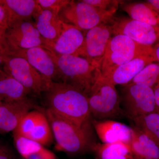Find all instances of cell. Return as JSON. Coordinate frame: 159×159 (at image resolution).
Listing matches in <instances>:
<instances>
[{
    "instance_id": "cell-1",
    "label": "cell",
    "mask_w": 159,
    "mask_h": 159,
    "mask_svg": "<svg viewBox=\"0 0 159 159\" xmlns=\"http://www.w3.org/2000/svg\"><path fill=\"white\" fill-rule=\"evenodd\" d=\"M48 108L54 113L82 126L91 122L88 96L78 89L60 81H51L45 90Z\"/></svg>"
},
{
    "instance_id": "cell-2",
    "label": "cell",
    "mask_w": 159,
    "mask_h": 159,
    "mask_svg": "<svg viewBox=\"0 0 159 159\" xmlns=\"http://www.w3.org/2000/svg\"><path fill=\"white\" fill-rule=\"evenodd\" d=\"M46 116L56 141L57 150L74 155L92 151L96 143L92 134L91 121L79 126L48 109L46 111Z\"/></svg>"
},
{
    "instance_id": "cell-3",
    "label": "cell",
    "mask_w": 159,
    "mask_h": 159,
    "mask_svg": "<svg viewBox=\"0 0 159 159\" xmlns=\"http://www.w3.org/2000/svg\"><path fill=\"white\" fill-rule=\"evenodd\" d=\"M54 59L58 81L78 89L88 96L101 77L100 67L86 58L74 55H60L46 47Z\"/></svg>"
},
{
    "instance_id": "cell-4",
    "label": "cell",
    "mask_w": 159,
    "mask_h": 159,
    "mask_svg": "<svg viewBox=\"0 0 159 159\" xmlns=\"http://www.w3.org/2000/svg\"><path fill=\"white\" fill-rule=\"evenodd\" d=\"M142 56H154L153 47L141 44L123 34L114 35L107 46L100 66L101 75L105 77L119 66Z\"/></svg>"
},
{
    "instance_id": "cell-5",
    "label": "cell",
    "mask_w": 159,
    "mask_h": 159,
    "mask_svg": "<svg viewBox=\"0 0 159 159\" xmlns=\"http://www.w3.org/2000/svg\"><path fill=\"white\" fill-rule=\"evenodd\" d=\"M91 118L113 120L125 116L116 86L101 77L88 96Z\"/></svg>"
},
{
    "instance_id": "cell-6",
    "label": "cell",
    "mask_w": 159,
    "mask_h": 159,
    "mask_svg": "<svg viewBox=\"0 0 159 159\" xmlns=\"http://www.w3.org/2000/svg\"><path fill=\"white\" fill-rule=\"evenodd\" d=\"M121 105L124 115L131 121L157 111L153 89L142 84L122 86Z\"/></svg>"
},
{
    "instance_id": "cell-7",
    "label": "cell",
    "mask_w": 159,
    "mask_h": 159,
    "mask_svg": "<svg viewBox=\"0 0 159 159\" xmlns=\"http://www.w3.org/2000/svg\"><path fill=\"white\" fill-rule=\"evenodd\" d=\"M64 24L81 31H87L97 25L107 21V18L92 5L82 1H70L58 12Z\"/></svg>"
},
{
    "instance_id": "cell-8",
    "label": "cell",
    "mask_w": 159,
    "mask_h": 159,
    "mask_svg": "<svg viewBox=\"0 0 159 159\" xmlns=\"http://www.w3.org/2000/svg\"><path fill=\"white\" fill-rule=\"evenodd\" d=\"M3 69L30 92L41 96L49 83L23 57L6 54Z\"/></svg>"
},
{
    "instance_id": "cell-9",
    "label": "cell",
    "mask_w": 159,
    "mask_h": 159,
    "mask_svg": "<svg viewBox=\"0 0 159 159\" xmlns=\"http://www.w3.org/2000/svg\"><path fill=\"white\" fill-rule=\"evenodd\" d=\"M5 38L7 54L23 49L47 45V42L40 34L35 23L31 20H21L11 23L5 31Z\"/></svg>"
},
{
    "instance_id": "cell-10",
    "label": "cell",
    "mask_w": 159,
    "mask_h": 159,
    "mask_svg": "<svg viewBox=\"0 0 159 159\" xmlns=\"http://www.w3.org/2000/svg\"><path fill=\"white\" fill-rule=\"evenodd\" d=\"M113 34H123L144 45L153 47L159 43V26L152 25L125 16L110 20Z\"/></svg>"
},
{
    "instance_id": "cell-11",
    "label": "cell",
    "mask_w": 159,
    "mask_h": 159,
    "mask_svg": "<svg viewBox=\"0 0 159 159\" xmlns=\"http://www.w3.org/2000/svg\"><path fill=\"white\" fill-rule=\"evenodd\" d=\"M112 34L109 20L97 25L86 31L83 43L75 55L86 58L100 68L107 46Z\"/></svg>"
},
{
    "instance_id": "cell-12",
    "label": "cell",
    "mask_w": 159,
    "mask_h": 159,
    "mask_svg": "<svg viewBox=\"0 0 159 159\" xmlns=\"http://www.w3.org/2000/svg\"><path fill=\"white\" fill-rule=\"evenodd\" d=\"M8 54L25 58L48 82L58 81L57 66L49 50L45 47L23 49Z\"/></svg>"
},
{
    "instance_id": "cell-13",
    "label": "cell",
    "mask_w": 159,
    "mask_h": 159,
    "mask_svg": "<svg viewBox=\"0 0 159 159\" xmlns=\"http://www.w3.org/2000/svg\"><path fill=\"white\" fill-rule=\"evenodd\" d=\"M34 107L28 97L0 105V134L13 131L23 117Z\"/></svg>"
},
{
    "instance_id": "cell-14",
    "label": "cell",
    "mask_w": 159,
    "mask_h": 159,
    "mask_svg": "<svg viewBox=\"0 0 159 159\" xmlns=\"http://www.w3.org/2000/svg\"><path fill=\"white\" fill-rule=\"evenodd\" d=\"M91 123L98 138L103 144L117 142L129 143L133 135L131 126L113 120L91 119Z\"/></svg>"
},
{
    "instance_id": "cell-15",
    "label": "cell",
    "mask_w": 159,
    "mask_h": 159,
    "mask_svg": "<svg viewBox=\"0 0 159 159\" xmlns=\"http://www.w3.org/2000/svg\"><path fill=\"white\" fill-rule=\"evenodd\" d=\"M153 62H157L154 56L136 57L119 66L108 75L102 77L115 86L126 85L146 66Z\"/></svg>"
},
{
    "instance_id": "cell-16",
    "label": "cell",
    "mask_w": 159,
    "mask_h": 159,
    "mask_svg": "<svg viewBox=\"0 0 159 159\" xmlns=\"http://www.w3.org/2000/svg\"><path fill=\"white\" fill-rule=\"evenodd\" d=\"M84 38L82 31L65 24L63 30L58 38L46 47L60 55H75L82 46Z\"/></svg>"
},
{
    "instance_id": "cell-17",
    "label": "cell",
    "mask_w": 159,
    "mask_h": 159,
    "mask_svg": "<svg viewBox=\"0 0 159 159\" xmlns=\"http://www.w3.org/2000/svg\"><path fill=\"white\" fill-rule=\"evenodd\" d=\"M34 18L35 26L47 45L57 39L64 28L65 24L60 19L58 12L54 10L41 8Z\"/></svg>"
},
{
    "instance_id": "cell-18",
    "label": "cell",
    "mask_w": 159,
    "mask_h": 159,
    "mask_svg": "<svg viewBox=\"0 0 159 159\" xmlns=\"http://www.w3.org/2000/svg\"><path fill=\"white\" fill-rule=\"evenodd\" d=\"M0 5L7 11L9 25L21 20H31L41 9L34 0H0Z\"/></svg>"
},
{
    "instance_id": "cell-19",
    "label": "cell",
    "mask_w": 159,
    "mask_h": 159,
    "mask_svg": "<svg viewBox=\"0 0 159 159\" xmlns=\"http://www.w3.org/2000/svg\"><path fill=\"white\" fill-rule=\"evenodd\" d=\"M133 135L129 142L132 150L137 159H159V148L155 143L133 125Z\"/></svg>"
},
{
    "instance_id": "cell-20",
    "label": "cell",
    "mask_w": 159,
    "mask_h": 159,
    "mask_svg": "<svg viewBox=\"0 0 159 159\" xmlns=\"http://www.w3.org/2000/svg\"><path fill=\"white\" fill-rule=\"evenodd\" d=\"M30 93L26 88L3 68L0 70V99L2 102L24 99Z\"/></svg>"
},
{
    "instance_id": "cell-21",
    "label": "cell",
    "mask_w": 159,
    "mask_h": 159,
    "mask_svg": "<svg viewBox=\"0 0 159 159\" xmlns=\"http://www.w3.org/2000/svg\"><path fill=\"white\" fill-rule=\"evenodd\" d=\"M96 159H137L129 143H96L93 148Z\"/></svg>"
},
{
    "instance_id": "cell-22",
    "label": "cell",
    "mask_w": 159,
    "mask_h": 159,
    "mask_svg": "<svg viewBox=\"0 0 159 159\" xmlns=\"http://www.w3.org/2000/svg\"><path fill=\"white\" fill-rule=\"evenodd\" d=\"M119 5L132 19L152 25L159 26V14L145 2L122 1Z\"/></svg>"
},
{
    "instance_id": "cell-23",
    "label": "cell",
    "mask_w": 159,
    "mask_h": 159,
    "mask_svg": "<svg viewBox=\"0 0 159 159\" xmlns=\"http://www.w3.org/2000/svg\"><path fill=\"white\" fill-rule=\"evenodd\" d=\"M13 138L16 149L25 159H56L53 152L38 143L14 134Z\"/></svg>"
},
{
    "instance_id": "cell-24",
    "label": "cell",
    "mask_w": 159,
    "mask_h": 159,
    "mask_svg": "<svg viewBox=\"0 0 159 159\" xmlns=\"http://www.w3.org/2000/svg\"><path fill=\"white\" fill-rule=\"evenodd\" d=\"M133 125L148 136L159 148V112H154L136 118Z\"/></svg>"
},
{
    "instance_id": "cell-25",
    "label": "cell",
    "mask_w": 159,
    "mask_h": 159,
    "mask_svg": "<svg viewBox=\"0 0 159 159\" xmlns=\"http://www.w3.org/2000/svg\"><path fill=\"white\" fill-rule=\"evenodd\" d=\"M129 84L147 86L153 89L159 84L158 63L153 62L146 66Z\"/></svg>"
},
{
    "instance_id": "cell-26",
    "label": "cell",
    "mask_w": 159,
    "mask_h": 159,
    "mask_svg": "<svg viewBox=\"0 0 159 159\" xmlns=\"http://www.w3.org/2000/svg\"><path fill=\"white\" fill-rule=\"evenodd\" d=\"M28 139L43 146L51 144L53 140V132L48 119L44 114L31 132Z\"/></svg>"
},
{
    "instance_id": "cell-27",
    "label": "cell",
    "mask_w": 159,
    "mask_h": 159,
    "mask_svg": "<svg viewBox=\"0 0 159 159\" xmlns=\"http://www.w3.org/2000/svg\"><path fill=\"white\" fill-rule=\"evenodd\" d=\"M43 115L38 111H29L20 121L16 128L13 131V134L28 138Z\"/></svg>"
},
{
    "instance_id": "cell-28",
    "label": "cell",
    "mask_w": 159,
    "mask_h": 159,
    "mask_svg": "<svg viewBox=\"0 0 159 159\" xmlns=\"http://www.w3.org/2000/svg\"><path fill=\"white\" fill-rule=\"evenodd\" d=\"M84 2L96 8L106 17H113L122 1L117 0H84Z\"/></svg>"
},
{
    "instance_id": "cell-29",
    "label": "cell",
    "mask_w": 159,
    "mask_h": 159,
    "mask_svg": "<svg viewBox=\"0 0 159 159\" xmlns=\"http://www.w3.org/2000/svg\"><path fill=\"white\" fill-rule=\"evenodd\" d=\"M42 9H49L59 12L62 7L70 2V0H36Z\"/></svg>"
},
{
    "instance_id": "cell-30",
    "label": "cell",
    "mask_w": 159,
    "mask_h": 159,
    "mask_svg": "<svg viewBox=\"0 0 159 159\" xmlns=\"http://www.w3.org/2000/svg\"><path fill=\"white\" fill-rule=\"evenodd\" d=\"M9 25V17L5 8L0 5V32L5 33Z\"/></svg>"
},
{
    "instance_id": "cell-31",
    "label": "cell",
    "mask_w": 159,
    "mask_h": 159,
    "mask_svg": "<svg viewBox=\"0 0 159 159\" xmlns=\"http://www.w3.org/2000/svg\"><path fill=\"white\" fill-rule=\"evenodd\" d=\"M0 159H15L13 151L7 144L0 141Z\"/></svg>"
},
{
    "instance_id": "cell-32",
    "label": "cell",
    "mask_w": 159,
    "mask_h": 159,
    "mask_svg": "<svg viewBox=\"0 0 159 159\" xmlns=\"http://www.w3.org/2000/svg\"><path fill=\"white\" fill-rule=\"evenodd\" d=\"M145 2L159 14V0H148Z\"/></svg>"
},
{
    "instance_id": "cell-33",
    "label": "cell",
    "mask_w": 159,
    "mask_h": 159,
    "mask_svg": "<svg viewBox=\"0 0 159 159\" xmlns=\"http://www.w3.org/2000/svg\"><path fill=\"white\" fill-rule=\"evenodd\" d=\"M0 51L7 52L6 40L5 38V33L0 32Z\"/></svg>"
},
{
    "instance_id": "cell-34",
    "label": "cell",
    "mask_w": 159,
    "mask_h": 159,
    "mask_svg": "<svg viewBox=\"0 0 159 159\" xmlns=\"http://www.w3.org/2000/svg\"><path fill=\"white\" fill-rule=\"evenodd\" d=\"M157 111L159 112V84L153 89Z\"/></svg>"
},
{
    "instance_id": "cell-35",
    "label": "cell",
    "mask_w": 159,
    "mask_h": 159,
    "mask_svg": "<svg viewBox=\"0 0 159 159\" xmlns=\"http://www.w3.org/2000/svg\"><path fill=\"white\" fill-rule=\"evenodd\" d=\"M154 54L157 62L159 64V43L153 47Z\"/></svg>"
},
{
    "instance_id": "cell-36",
    "label": "cell",
    "mask_w": 159,
    "mask_h": 159,
    "mask_svg": "<svg viewBox=\"0 0 159 159\" xmlns=\"http://www.w3.org/2000/svg\"><path fill=\"white\" fill-rule=\"evenodd\" d=\"M6 52L0 51V70L3 68L4 65V58L6 55Z\"/></svg>"
},
{
    "instance_id": "cell-37",
    "label": "cell",
    "mask_w": 159,
    "mask_h": 159,
    "mask_svg": "<svg viewBox=\"0 0 159 159\" xmlns=\"http://www.w3.org/2000/svg\"><path fill=\"white\" fill-rule=\"evenodd\" d=\"M2 100L0 99V105L2 104Z\"/></svg>"
}]
</instances>
